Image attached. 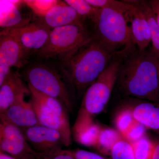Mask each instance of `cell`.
Wrapping results in <instances>:
<instances>
[{"label": "cell", "instance_id": "obj_1", "mask_svg": "<svg viewBox=\"0 0 159 159\" xmlns=\"http://www.w3.org/2000/svg\"><path fill=\"white\" fill-rule=\"evenodd\" d=\"M123 97L147 100L159 106V62L152 47L137 48L125 55L115 88Z\"/></svg>", "mask_w": 159, "mask_h": 159}, {"label": "cell", "instance_id": "obj_15", "mask_svg": "<svg viewBox=\"0 0 159 159\" xmlns=\"http://www.w3.org/2000/svg\"><path fill=\"white\" fill-rule=\"evenodd\" d=\"M30 94L18 72H12L0 86V114H4L18 97L22 94Z\"/></svg>", "mask_w": 159, "mask_h": 159}, {"label": "cell", "instance_id": "obj_3", "mask_svg": "<svg viewBox=\"0 0 159 159\" xmlns=\"http://www.w3.org/2000/svg\"><path fill=\"white\" fill-rule=\"evenodd\" d=\"M128 53L123 52L116 57L84 92L72 128L74 137L93 123L94 118L105 108L115 88L120 65Z\"/></svg>", "mask_w": 159, "mask_h": 159}, {"label": "cell", "instance_id": "obj_30", "mask_svg": "<svg viewBox=\"0 0 159 159\" xmlns=\"http://www.w3.org/2000/svg\"><path fill=\"white\" fill-rule=\"evenodd\" d=\"M11 69V67L8 66L0 65V86L12 73Z\"/></svg>", "mask_w": 159, "mask_h": 159}, {"label": "cell", "instance_id": "obj_31", "mask_svg": "<svg viewBox=\"0 0 159 159\" xmlns=\"http://www.w3.org/2000/svg\"><path fill=\"white\" fill-rule=\"evenodd\" d=\"M148 2L159 27V0H150Z\"/></svg>", "mask_w": 159, "mask_h": 159}, {"label": "cell", "instance_id": "obj_32", "mask_svg": "<svg viewBox=\"0 0 159 159\" xmlns=\"http://www.w3.org/2000/svg\"><path fill=\"white\" fill-rule=\"evenodd\" d=\"M152 159H159V142L156 146Z\"/></svg>", "mask_w": 159, "mask_h": 159}, {"label": "cell", "instance_id": "obj_7", "mask_svg": "<svg viewBox=\"0 0 159 159\" xmlns=\"http://www.w3.org/2000/svg\"><path fill=\"white\" fill-rule=\"evenodd\" d=\"M28 86L31 95L30 100L39 123L57 131L62 137L65 146L69 147L72 143V132L68 110L57 99Z\"/></svg>", "mask_w": 159, "mask_h": 159}, {"label": "cell", "instance_id": "obj_23", "mask_svg": "<svg viewBox=\"0 0 159 159\" xmlns=\"http://www.w3.org/2000/svg\"><path fill=\"white\" fill-rule=\"evenodd\" d=\"M126 107L118 113L115 119V124L118 131L122 136L136 121L134 117L132 109Z\"/></svg>", "mask_w": 159, "mask_h": 159}, {"label": "cell", "instance_id": "obj_14", "mask_svg": "<svg viewBox=\"0 0 159 159\" xmlns=\"http://www.w3.org/2000/svg\"><path fill=\"white\" fill-rule=\"evenodd\" d=\"M40 20L51 30L69 25L86 24L85 21L64 1H58Z\"/></svg>", "mask_w": 159, "mask_h": 159}, {"label": "cell", "instance_id": "obj_10", "mask_svg": "<svg viewBox=\"0 0 159 159\" xmlns=\"http://www.w3.org/2000/svg\"><path fill=\"white\" fill-rule=\"evenodd\" d=\"M20 129L31 148L37 153H51L61 150L65 146L61 135L53 129L39 124Z\"/></svg>", "mask_w": 159, "mask_h": 159}, {"label": "cell", "instance_id": "obj_9", "mask_svg": "<svg viewBox=\"0 0 159 159\" xmlns=\"http://www.w3.org/2000/svg\"><path fill=\"white\" fill-rule=\"evenodd\" d=\"M51 30L41 20H34L14 29H4L1 32L15 36L24 48L31 55H35L48 39Z\"/></svg>", "mask_w": 159, "mask_h": 159}, {"label": "cell", "instance_id": "obj_4", "mask_svg": "<svg viewBox=\"0 0 159 159\" xmlns=\"http://www.w3.org/2000/svg\"><path fill=\"white\" fill-rule=\"evenodd\" d=\"M29 61L18 72L24 81L40 93L59 100L69 111L74 109L73 89L59 68L48 60Z\"/></svg>", "mask_w": 159, "mask_h": 159}, {"label": "cell", "instance_id": "obj_33", "mask_svg": "<svg viewBox=\"0 0 159 159\" xmlns=\"http://www.w3.org/2000/svg\"><path fill=\"white\" fill-rule=\"evenodd\" d=\"M0 159H16L14 157L8 154L0 151Z\"/></svg>", "mask_w": 159, "mask_h": 159}, {"label": "cell", "instance_id": "obj_28", "mask_svg": "<svg viewBox=\"0 0 159 159\" xmlns=\"http://www.w3.org/2000/svg\"><path fill=\"white\" fill-rule=\"evenodd\" d=\"M37 156L39 159H75L67 150L62 149L51 153H37Z\"/></svg>", "mask_w": 159, "mask_h": 159}, {"label": "cell", "instance_id": "obj_17", "mask_svg": "<svg viewBox=\"0 0 159 159\" xmlns=\"http://www.w3.org/2000/svg\"><path fill=\"white\" fill-rule=\"evenodd\" d=\"M127 1L139 9L148 21L150 29L152 47L156 54L159 62V27L148 1L143 0H127Z\"/></svg>", "mask_w": 159, "mask_h": 159}, {"label": "cell", "instance_id": "obj_12", "mask_svg": "<svg viewBox=\"0 0 159 159\" xmlns=\"http://www.w3.org/2000/svg\"><path fill=\"white\" fill-rule=\"evenodd\" d=\"M128 5L127 14L130 24V31L134 44L139 51H144L151 43L150 28L144 15L125 0Z\"/></svg>", "mask_w": 159, "mask_h": 159}, {"label": "cell", "instance_id": "obj_16", "mask_svg": "<svg viewBox=\"0 0 159 159\" xmlns=\"http://www.w3.org/2000/svg\"><path fill=\"white\" fill-rule=\"evenodd\" d=\"M134 117L146 129L159 134V106L149 101L138 103L132 109Z\"/></svg>", "mask_w": 159, "mask_h": 159}, {"label": "cell", "instance_id": "obj_5", "mask_svg": "<svg viewBox=\"0 0 159 159\" xmlns=\"http://www.w3.org/2000/svg\"><path fill=\"white\" fill-rule=\"evenodd\" d=\"M127 7L125 10L99 9L90 20L93 37L114 52L136 48L132 38Z\"/></svg>", "mask_w": 159, "mask_h": 159}, {"label": "cell", "instance_id": "obj_13", "mask_svg": "<svg viewBox=\"0 0 159 159\" xmlns=\"http://www.w3.org/2000/svg\"><path fill=\"white\" fill-rule=\"evenodd\" d=\"M25 94L17 97L4 115L11 123L20 128H28L39 123L31 100H25Z\"/></svg>", "mask_w": 159, "mask_h": 159}, {"label": "cell", "instance_id": "obj_24", "mask_svg": "<svg viewBox=\"0 0 159 159\" xmlns=\"http://www.w3.org/2000/svg\"><path fill=\"white\" fill-rule=\"evenodd\" d=\"M110 154L112 159H136L131 145L125 139L117 142Z\"/></svg>", "mask_w": 159, "mask_h": 159}, {"label": "cell", "instance_id": "obj_26", "mask_svg": "<svg viewBox=\"0 0 159 159\" xmlns=\"http://www.w3.org/2000/svg\"><path fill=\"white\" fill-rule=\"evenodd\" d=\"M146 129L142 123L136 121L123 136V138L129 143L136 142L145 136Z\"/></svg>", "mask_w": 159, "mask_h": 159}, {"label": "cell", "instance_id": "obj_2", "mask_svg": "<svg viewBox=\"0 0 159 159\" xmlns=\"http://www.w3.org/2000/svg\"><path fill=\"white\" fill-rule=\"evenodd\" d=\"M93 38L68 59L58 64L74 92H85L118 55Z\"/></svg>", "mask_w": 159, "mask_h": 159}, {"label": "cell", "instance_id": "obj_20", "mask_svg": "<svg viewBox=\"0 0 159 159\" xmlns=\"http://www.w3.org/2000/svg\"><path fill=\"white\" fill-rule=\"evenodd\" d=\"M130 143L136 159H152L157 144L145 136Z\"/></svg>", "mask_w": 159, "mask_h": 159}, {"label": "cell", "instance_id": "obj_8", "mask_svg": "<svg viewBox=\"0 0 159 159\" xmlns=\"http://www.w3.org/2000/svg\"><path fill=\"white\" fill-rule=\"evenodd\" d=\"M0 151L16 159L38 158L18 126L0 114Z\"/></svg>", "mask_w": 159, "mask_h": 159}, {"label": "cell", "instance_id": "obj_29", "mask_svg": "<svg viewBox=\"0 0 159 159\" xmlns=\"http://www.w3.org/2000/svg\"><path fill=\"white\" fill-rule=\"evenodd\" d=\"M67 151L75 159H106L98 154L82 149Z\"/></svg>", "mask_w": 159, "mask_h": 159}, {"label": "cell", "instance_id": "obj_21", "mask_svg": "<svg viewBox=\"0 0 159 159\" xmlns=\"http://www.w3.org/2000/svg\"><path fill=\"white\" fill-rule=\"evenodd\" d=\"M101 127L97 123H92L84 130L74 137V139L80 145L95 148L98 143Z\"/></svg>", "mask_w": 159, "mask_h": 159}, {"label": "cell", "instance_id": "obj_34", "mask_svg": "<svg viewBox=\"0 0 159 159\" xmlns=\"http://www.w3.org/2000/svg\"><path fill=\"white\" fill-rule=\"evenodd\" d=\"M39 159L38 158H35V159Z\"/></svg>", "mask_w": 159, "mask_h": 159}, {"label": "cell", "instance_id": "obj_6", "mask_svg": "<svg viewBox=\"0 0 159 159\" xmlns=\"http://www.w3.org/2000/svg\"><path fill=\"white\" fill-rule=\"evenodd\" d=\"M93 38L92 32L86 24L58 27L51 30L46 44L35 55L61 63Z\"/></svg>", "mask_w": 159, "mask_h": 159}, {"label": "cell", "instance_id": "obj_25", "mask_svg": "<svg viewBox=\"0 0 159 159\" xmlns=\"http://www.w3.org/2000/svg\"><path fill=\"white\" fill-rule=\"evenodd\" d=\"M57 1H25L27 6L32 9L37 16L42 18L45 15L48 11L54 5Z\"/></svg>", "mask_w": 159, "mask_h": 159}, {"label": "cell", "instance_id": "obj_27", "mask_svg": "<svg viewBox=\"0 0 159 159\" xmlns=\"http://www.w3.org/2000/svg\"><path fill=\"white\" fill-rule=\"evenodd\" d=\"M93 7L98 9L110 8L125 10L127 4L124 1H118L115 0H87Z\"/></svg>", "mask_w": 159, "mask_h": 159}, {"label": "cell", "instance_id": "obj_19", "mask_svg": "<svg viewBox=\"0 0 159 159\" xmlns=\"http://www.w3.org/2000/svg\"><path fill=\"white\" fill-rule=\"evenodd\" d=\"M31 18L25 19L16 5H12L1 20L2 30L14 29L24 25L31 21Z\"/></svg>", "mask_w": 159, "mask_h": 159}, {"label": "cell", "instance_id": "obj_11", "mask_svg": "<svg viewBox=\"0 0 159 159\" xmlns=\"http://www.w3.org/2000/svg\"><path fill=\"white\" fill-rule=\"evenodd\" d=\"M31 54L15 36L0 33V65L20 69L31 59Z\"/></svg>", "mask_w": 159, "mask_h": 159}, {"label": "cell", "instance_id": "obj_18", "mask_svg": "<svg viewBox=\"0 0 159 159\" xmlns=\"http://www.w3.org/2000/svg\"><path fill=\"white\" fill-rule=\"evenodd\" d=\"M122 136L118 131L113 129L101 128L98 143L95 148L102 153H111L115 145L122 139Z\"/></svg>", "mask_w": 159, "mask_h": 159}, {"label": "cell", "instance_id": "obj_22", "mask_svg": "<svg viewBox=\"0 0 159 159\" xmlns=\"http://www.w3.org/2000/svg\"><path fill=\"white\" fill-rule=\"evenodd\" d=\"M64 1L72 7L77 14L85 21L88 20H91L99 9L91 6L87 0H65Z\"/></svg>", "mask_w": 159, "mask_h": 159}]
</instances>
